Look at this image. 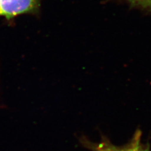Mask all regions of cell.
<instances>
[{
  "label": "cell",
  "instance_id": "3",
  "mask_svg": "<svg viewBox=\"0 0 151 151\" xmlns=\"http://www.w3.org/2000/svg\"><path fill=\"white\" fill-rule=\"evenodd\" d=\"M128 1L136 6L151 12V0H128Z\"/></svg>",
  "mask_w": 151,
  "mask_h": 151
},
{
  "label": "cell",
  "instance_id": "2",
  "mask_svg": "<svg viewBox=\"0 0 151 151\" xmlns=\"http://www.w3.org/2000/svg\"><path fill=\"white\" fill-rule=\"evenodd\" d=\"M41 0H0V17L8 20L23 15H37L40 12Z\"/></svg>",
  "mask_w": 151,
  "mask_h": 151
},
{
  "label": "cell",
  "instance_id": "1",
  "mask_svg": "<svg viewBox=\"0 0 151 151\" xmlns=\"http://www.w3.org/2000/svg\"><path fill=\"white\" fill-rule=\"evenodd\" d=\"M79 142L84 147L91 151H150V147L142 142V131L137 129L132 139L125 145H116L105 136L100 141H91L84 136L79 138Z\"/></svg>",
  "mask_w": 151,
  "mask_h": 151
}]
</instances>
